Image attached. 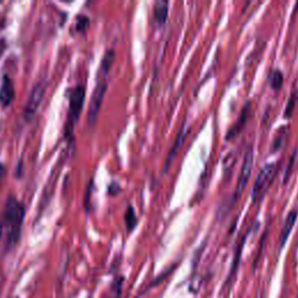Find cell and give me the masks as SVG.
Listing matches in <instances>:
<instances>
[{"instance_id":"1","label":"cell","mask_w":298,"mask_h":298,"mask_svg":"<svg viewBox=\"0 0 298 298\" xmlns=\"http://www.w3.org/2000/svg\"><path fill=\"white\" fill-rule=\"evenodd\" d=\"M26 207L14 196H9L0 217V240L4 237L6 250H11L20 240Z\"/></svg>"},{"instance_id":"2","label":"cell","mask_w":298,"mask_h":298,"mask_svg":"<svg viewBox=\"0 0 298 298\" xmlns=\"http://www.w3.org/2000/svg\"><path fill=\"white\" fill-rule=\"evenodd\" d=\"M85 99V86L78 84L73 89L69 97V110H68L66 126H64V135L68 143L74 140V128L81 115Z\"/></svg>"},{"instance_id":"3","label":"cell","mask_w":298,"mask_h":298,"mask_svg":"<svg viewBox=\"0 0 298 298\" xmlns=\"http://www.w3.org/2000/svg\"><path fill=\"white\" fill-rule=\"evenodd\" d=\"M107 76L108 73L107 71H103V70H98L97 74V84L96 88L93 90L91 100H90V106H89V114H88V119L89 123L94 124L96 122L98 114H99L101 104H103L105 93L107 91L108 84H107Z\"/></svg>"},{"instance_id":"4","label":"cell","mask_w":298,"mask_h":298,"mask_svg":"<svg viewBox=\"0 0 298 298\" xmlns=\"http://www.w3.org/2000/svg\"><path fill=\"white\" fill-rule=\"evenodd\" d=\"M277 173V164L269 163L266 164L261 170L259 171L252 190V201L253 204L261 201L268 189L271 186L273 181Z\"/></svg>"},{"instance_id":"5","label":"cell","mask_w":298,"mask_h":298,"mask_svg":"<svg viewBox=\"0 0 298 298\" xmlns=\"http://www.w3.org/2000/svg\"><path fill=\"white\" fill-rule=\"evenodd\" d=\"M253 162H254V153H253V149L248 148L246 154L244 156V161H243V165H241L240 169V173L239 177H237V182L235 186V190L233 192V197H232V206L235 204V203L239 201L241 195L245 190V188L247 187L248 181H250V177L252 175V170H253Z\"/></svg>"},{"instance_id":"6","label":"cell","mask_w":298,"mask_h":298,"mask_svg":"<svg viewBox=\"0 0 298 298\" xmlns=\"http://www.w3.org/2000/svg\"><path fill=\"white\" fill-rule=\"evenodd\" d=\"M46 89H47L46 78H41L40 81H37L35 84H34L33 89L31 90V92H29V96L27 98V101H26V105L24 108V116L27 122L35 115L37 108L40 107L41 101H42L44 97Z\"/></svg>"},{"instance_id":"7","label":"cell","mask_w":298,"mask_h":298,"mask_svg":"<svg viewBox=\"0 0 298 298\" xmlns=\"http://www.w3.org/2000/svg\"><path fill=\"white\" fill-rule=\"evenodd\" d=\"M251 111H252V104L251 101H248L247 104H245L243 110H241L236 122L229 127V130L227 131V134H226V140H229V139H233L234 137H236V135L243 131V128L245 127V125H246L248 120V116L251 114Z\"/></svg>"},{"instance_id":"8","label":"cell","mask_w":298,"mask_h":298,"mask_svg":"<svg viewBox=\"0 0 298 298\" xmlns=\"http://www.w3.org/2000/svg\"><path fill=\"white\" fill-rule=\"evenodd\" d=\"M16 97L13 81L9 76H4L2 86H0V106L3 108L9 107Z\"/></svg>"},{"instance_id":"9","label":"cell","mask_w":298,"mask_h":298,"mask_svg":"<svg viewBox=\"0 0 298 298\" xmlns=\"http://www.w3.org/2000/svg\"><path fill=\"white\" fill-rule=\"evenodd\" d=\"M297 217H298L297 209H292L288 214H286L284 222H283L281 233H280V239H278V241H280V248H283V246H284L286 243V240H288L290 233H291L293 226H295Z\"/></svg>"},{"instance_id":"10","label":"cell","mask_w":298,"mask_h":298,"mask_svg":"<svg viewBox=\"0 0 298 298\" xmlns=\"http://www.w3.org/2000/svg\"><path fill=\"white\" fill-rule=\"evenodd\" d=\"M186 137H187V131L184 130V128H182V130L180 131L178 135H177V137H176L175 141H173V145H172V147L170 148V150H169V153H168V155H167V158H165V162H164V165H163L164 171H167L168 169H169V167H170V164H171V162L173 160V157L176 156V154H177V152H178L180 147L182 146V143L184 142V139H186Z\"/></svg>"},{"instance_id":"11","label":"cell","mask_w":298,"mask_h":298,"mask_svg":"<svg viewBox=\"0 0 298 298\" xmlns=\"http://www.w3.org/2000/svg\"><path fill=\"white\" fill-rule=\"evenodd\" d=\"M168 2H156L155 5H154V20H155L157 24H164L165 20L168 18L169 9H168Z\"/></svg>"},{"instance_id":"12","label":"cell","mask_w":298,"mask_h":298,"mask_svg":"<svg viewBox=\"0 0 298 298\" xmlns=\"http://www.w3.org/2000/svg\"><path fill=\"white\" fill-rule=\"evenodd\" d=\"M268 81H269L271 88L278 90L282 88L283 82H284V76H283V73L280 69H275L270 73L269 77H268Z\"/></svg>"},{"instance_id":"13","label":"cell","mask_w":298,"mask_h":298,"mask_svg":"<svg viewBox=\"0 0 298 298\" xmlns=\"http://www.w3.org/2000/svg\"><path fill=\"white\" fill-rule=\"evenodd\" d=\"M125 222H126V227L130 232L133 231L135 226L138 224L137 213H135V211L132 205H128L127 210L125 211Z\"/></svg>"},{"instance_id":"14","label":"cell","mask_w":298,"mask_h":298,"mask_svg":"<svg viewBox=\"0 0 298 298\" xmlns=\"http://www.w3.org/2000/svg\"><path fill=\"white\" fill-rule=\"evenodd\" d=\"M89 25H90L89 17L83 16V14H79V16H77L76 22H75V25H74V29L76 33H82V32H84L86 28H88Z\"/></svg>"},{"instance_id":"15","label":"cell","mask_w":298,"mask_h":298,"mask_svg":"<svg viewBox=\"0 0 298 298\" xmlns=\"http://www.w3.org/2000/svg\"><path fill=\"white\" fill-rule=\"evenodd\" d=\"M298 100V91L296 92H292L291 96H290V99L288 101V104H286V107L284 110V116L285 118H290L293 112V108L296 106V103Z\"/></svg>"},{"instance_id":"16","label":"cell","mask_w":298,"mask_h":298,"mask_svg":"<svg viewBox=\"0 0 298 298\" xmlns=\"http://www.w3.org/2000/svg\"><path fill=\"white\" fill-rule=\"evenodd\" d=\"M295 160H296V150L295 152H293V154L291 155V157H290V160H289V163H288V165H286V170H285V178H284V182H286V181L289 180V177H290V172H291V169H292V164L295 163Z\"/></svg>"},{"instance_id":"17","label":"cell","mask_w":298,"mask_h":298,"mask_svg":"<svg viewBox=\"0 0 298 298\" xmlns=\"http://www.w3.org/2000/svg\"><path fill=\"white\" fill-rule=\"evenodd\" d=\"M283 135L281 134V135H277L276 138L274 139V142H273V146H271V150H277L278 148H280L281 147V145H282V141H283Z\"/></svg>"},{"instance_id":"18","label":"cell","mask_w":298,"mask_h":298,"mask_svg":"<svg viewBox=\"0 0 298 298\" xmlns=\"http://www.w3.org/2000/svg\"><path fill=\"white\" fill-rule=\"evenodd\" d=\"M119 191H120V186H119L118 183L113 182V183L110 184V187H108V194L116 195Z\"/></svg>"},{"instance_id":"19","label":"cell","mask_w":298,"mask_h":298,"mask_svg":"<svg viewBox=\"0 0 298 298\" xmlns=\"http://www.w3.org/2000/svg\"><path fill=\"white\" fill-rule=\"evenodd\" d=\"M7 47V43H6V40L4 39H0V57H2V55L4 54V51H5V49Z\"/></svg>"},{"instance_id":"20","label":"cell","mask_w":298,"mask_h":298,"mask_svg":"<svg viewBox=\"0 0 298 298\" xmlns=\"http://www.w3.org/2000/svg\"><path fill=\"white\" fill-rule=\"evenodd\" d=\"M3 175H4V165L0 163V178H2Z\"/></svg>"}]
</instances>
